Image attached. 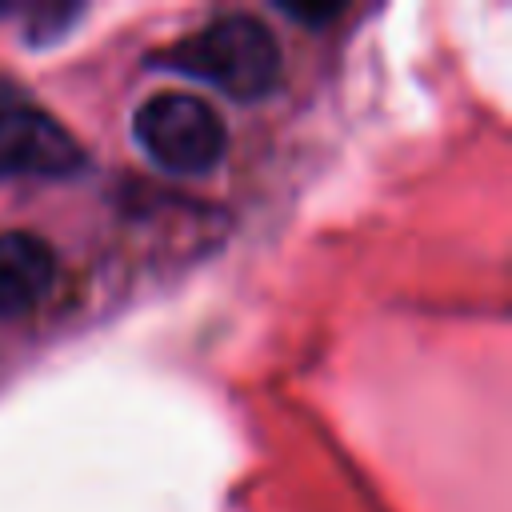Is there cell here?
I'll list each match as a JSON object with an SVG mask.
<instances>
[{
  "instance_id": "obj_1",
  "label": "cell",
  "mask_w": 512,
  "mask_h": 512,
  "mask_svg": "<svg viewBox=\"0 0 512 512\" xmlns=\"http://www.w3.org/2000/svg\"><path fill=\"white\" fill-rule=\"evenodd\" d=\"M164 68L196 76L232 100H260L280 84V44L252 12H228L208 20L188 40L160 56Z\"/></svg>"
},
{
  "instance_id": "obj_2",
  "label": "cell",
  "mask_w": 512,
  "mask_h": 512,
  "mask_svg": "<svg viewBox=\"0 0 512 512\" xmlns=\"http://www.w3.org/2000/svg\"><path fill=\"white\" fill-rule=\"evenodd\" d=\"M132 136L152 164L176 176L212 172L224 156L228 132L220 112L192 92H156L132 116Z\"/></svg>"
},
{
  "instance_id": "obj_3",
  "label": "cell",
  "mask_w": 512,
  "mask_h": 512,
  "mask_svg": "<svg viewBox=\"0 0 512 512\" xmlns=\"http://www.w3.org/2000/svg\"><path fill=\"white\" fill-rule=\"evenodd\" d=\"M84 164L76 136L24 100H0V180L68 176Z\"/></svg>"
},
{
  "instance_id": "obj_4",
  "label": "cell",
  "mask_w": 512,
  "mask_h": 512,
  "mask_svg": "<svg viewBox=\"0 0 512 512\" xmlns=\"http://www.w3.org/2000/svg\"><path fill=\"white\" fill-rule=\"evenodd\" d=\"M56 284V252L36 232H0V316H28Z\"/></svg>"
}]
</instances>
